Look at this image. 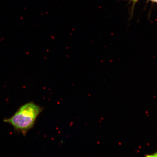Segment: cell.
<instances>
[{"mask_svg":"<svg viewBox=\"0 0 157 157\" xmlns=\"http://www.w3.org/2000/svg\"><path fill=\"white\" fill-rule=\"evenodd\" d=\"M153 2L157 3V0H149Z\"/></svg>","mask_w":157,"mask_h":157,"instance_id":"cell-3","label":"cell"},{"mask_svg":"<svg viewBox=\"0 0 157 157\" xmlns=\"http://www.w3.org/2000/svg\"><path fill=\"white\" fill-rule=\"evenodd\" d=\"M42 109L40 106L30 102L21 106L12 117L4 119L3 121L11 125L15 131L25 136L34 127Z\"/></svg>","mask_w":157,"mask_h":157,"instance_id":"cell-1","label":"cell"},{"mask_svg":"<svg viewBox=\"0 0 157 157\" xmlns=\"http://www.w3.org/2000/svg\"><path fill=\"white\" fill-rule=\"evenodd\" d=\"M133 2V3H135L137 2V1H139V0H131Z\"/></svg>","mask_w":157,"mask_h":157,"instance_id":"cell-4","label":"cell"},{"mask_svg":"<svg viewBox=\"0 0 157 157\" xmlns=\"http://www.w3.org/2000/svg\"><path fill=\"white\" fill-rule=\"evenodd\" d=\"M146 156L148 157H157V152L155 154H153L152 155H147Z\"/></svg>","mask_w":157,"mask_h":157,"instance_id":"cell-2","label":"cell"}]
</instances>
